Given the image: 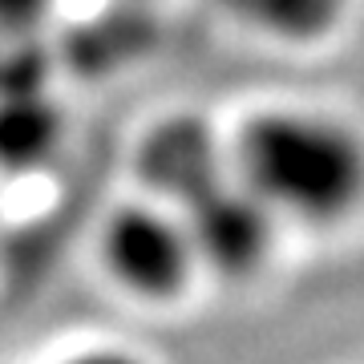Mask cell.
<instances>
[{
	"label": "cell",
	"mask_w": 364,
	"mask_h": 364,
	"mask_svg": "<svg viewBox=\"0 0 364 364\" xmlns=\"http://www.w3.org/2000/svg\"><path fill=\"white\" fill-rule=\"evenodd\" d=\"M227 170L275 223L340 227L364 207V134L324 109H251L227 142Z\"/></svg>",
	"instance_id": "obj_1"
},
{
	"label": "cell",
	"mask_w": 364,
	"mask_h": 364,
	"mask_svg": "<svg viewBox=\"0 0 364 364\" xmlns=\"http://www.w3.org/2000/svg\"><path fill=\"white\" fill-rule=\"evenodd\" d=\"M97 263L138 304H174L203 272L195 231L182 210L162 198H126L105 210Z\"/></svg>",
	"instance_id": "obj_2"
}]
</instances>
